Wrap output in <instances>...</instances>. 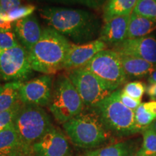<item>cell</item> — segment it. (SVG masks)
<instances>
[{
    "instance_id": "cell-7",
    "label": "cell",
    "mask_w": 156,
    "mask_h": 156,
    "mask_svg": "<svg viewBox=\"0 0 156 156\" xmlns=\"http://www.w3.org/2000/svg\"><path fill=\"white\" fill-rule=\"evenodd\" d=\"M84 68L93 73L112 92L125 83L127 77L119 54L112 49L101 51Z\"/></svg>"
},
{
    "instance_id": "cell-12",
    "label": "cell",
    "mask_w": 156,
    "mask_h": 156,
    "mask_svg": "<svg viewBox=\"0 0 156 156\" xmlns=\"http://www.w3.org/2000/svg\"><path fill=\"white\" fill-rule=\"evenodd\" d=\"M107 49V44L99 39L84 44H72L63 67L67 71L85 67L98 53Z\"/></svg>"
},
{
    "instance_id": "cell-30",
    "label": "cell",
    "mask_w": 156,
    "mask_h": 156,
    "mask_svg": "<svg viewBox=\"0 0 156 156\" xmlns=\"http://www.w3.org/2000/svg\"><path fill=\"white\" fill-rule=\"evenodd\" d=\"M119 98L120 101L124 105V106L127 107L128 108L134 111V112L142 103L141 101L136 100V99L132 98L129 97V95L123 93L122 92V90H120L119 94Z\"/></svg>"
},
{
    "instance_id": "cell-14",
    "label": "cell",
    "mask_w": 156,
    "mask_h": 156,
    "mask_svg": "<svg viewBox=\"0 0 156 156\" xmlns=\"http://www.w3.org/2000/svg\"><path fill=\"white\" fill-rule=\"evenodd\" d=\"M12 27L19 44L28 52L38 41L43 32L38 20L33 15L13 23Z\"/></svg>"
},
{
    "instance_id": "cell-31",
    "label": "cell",
    "mask_w": 156,
    "mask_h": 156,
    "mask_svg": "<svg viewBox=\"0 0 156 156\" xmlns=\"http://www.w3.org/2000/svg\"><path fill=\"white\" fill-rule=\"evenodd\" d=\"M20 5V0H0V6L5 13L17 8Z\"/></svg>"
},
{
    "instance_id": "cell-4",
    "label": "cell",
    "mask_w": 156,
    "mask_h": 156,
    "mask_svg": "<svg viewBox=\"0 0 156 156\" xmlns=\"http://www.w3.org/2000/svg\"><path fill=\"white\" fill-rule=\"evenodd\" d=\"M119 92L120 90H116L92 108L100 116L109 133L122 137L140 131L136 126L134 112L121 102L119 98Z\"/></svg>"
},
{
    "instance_id": "cell-18",
    "label": "cell",
    "mask_w": 156,
    "mask_h": 156,
    "mask_svg": "<svg viewBox=\"0 0 156 156\" xmlns=\"http://www.w3.org/2000/svg\"><path fill=\"white\" fill-rule=\"evenodd\" d=\"M136 148L135 142L126 140L88 151L84 156H133Z\"/></svg>"
},
{
    "instance_id": "cell-2",
    "label": "cell",
    "mask_w": 156,
    "mask_h": 156,
    "mask_svg": "<svg viewBox=\"0 0 156 156\" xmlns=\"http://www.w3.org/2000/svg\"><path fill=\"white\" fill-rule=\"evenodd\" d=\"M72 44L54 29L50 27L43 29L41 38L28 52L33 70L52 75L62 69Z\"/></svg>"
},
{
    "instance_id": "cell-19",
    "label": "cell",
    "mask_w": 156,
    "mask_h": 156,
    "mask_svg": "<svg viewBox=\"0 0 156 156\" xmlns=\"http://www.w3.org/2000/svg\"><path fill=\"white\" fill-rule=\"evenodd\" d=\"M156 30V23L135 13L130 15L128 25L127 38L134 39L146 37Z\"/></svg>"
},
{
    "instance_id": "cell-8",
    "label": "cell",
    "mask_w": 156,
    "mask_h": 156,
    "mask_svg": "<svg viewBox=\"0 0 156 156\" xmlns=\"http://www.w3.org/2000/svg\"><path fill=\"white\" fill-rule=\"evenodd\" d=\"M67 75L77 90L84 106L88 108H94L113 93L84 67L69 70Z\"/></svg>"
},
{
    "instance_id": "cell-21",
    "label": "cell",
    "mask_w": 156,
    "mask_h": 156,
    "mask_svg": "<svg viewBox=\"0 0 156 156\" xmlns=\"http://www.w3.org/2000/svg\"><path fill=\"white\" fill-rule=\"evenodd\" d=\"M23 82H9L0 94V112L7 111L20 101L19 89Z\"/></svg>"
},
{
    "instance_id": "cell-39",
    "label": "cell",
    "mask_w": 156,
    "mask_h": 156,
    "mask_svg": "<svg viewBox=\"0 0 156 156\" xmlns=\"http://www.w3.org/2000/svg\"><path fill=\"white\" fill-rule=\"evenodd\" d=\"M0 156H10V155H6V154H3V153H0Z\"/></svg>"
},
{
    "instance_id": "cell-11",
    "label": "cell",
    "mask_w": 156,
    "mask_h": 156,
    "mask_svg": "<svg viewBox=\"0 0 156 156\" xmlns=\"http://www.w3.org/2000/svg\"><path fill=\"white\" fill-rule=\"evenodd\" d=\"M33 156H69L67 136L53 126L32 146Z\"/></svg>"
},
{
    "instance_id": "cell-22",
    "label": "cell",
    "mask_w": 156,
    "mask_h": 156,
    "mask_svg": "<svg viewBox=\"0 0 156 156\" xmlns=\"http://www.w3.org/2000/svg\"><path fill=\"white\" fill-rule=\"evenodd\" d=\"M142 132L143 141L139 153L143 156H156V132L149 128Z\"/></svg>"
},
{
    "instance_id": "cell-34",
    "label": "cell",
    "mask_w": 156,
    "mask_h": 156,
    "mask_svg": "<svg viewBox=\"0 0 156 156\" xmlns=\"http://www.w3.org/2000/svg\"><path fill=\"white\" fill-rule=\"evenodd\" d=\"M147 80H148V83H150V85H152V84H156V67L155 69H154L151 74H150Z\"/></svg>"
},
{
    "instance_id": "cell-23",
    "label": "cell",
    "mask_w": 156,
    "mask_h": 156,
    "mask_svg": "<svg viewBox=\"0 0 156 156\" xmlns=\"http://www.w3.org/2000/svg\"><path fill=\"white\" fill-rule=\"evenodd\" d=\"M134 119L136 127L140 132H142L156 120V115L147 111L143 103H141L134 111Z\"/></svg>"
},
{
    "instance_id": "cell-29",
    "label": "cell",
    "mask_w": 156,
    "mask_h": 156,
    "mask_svg": "<svg viewBox=\"0 0 156 156\" xmlns=\"http://www.w3.org/2000/svg\"><path fill=\"white\" fill-rule=\"evenodd\" d=\"M19 44L14 32L12 30L0 31V53L15 47Z\"/></svg>"
},
{
    "instance_id": "cell-1",
    "label": "cell",
    "mask_w": 156,
    "mask_h": 156,
    "mask_svg": "<svg viewBox=\"0 0 156 156\" xmlns=\"http://www.w3.org/2000/svg\"><path fill=\"white\" fill-rule=\"evenodd\" d=\"M39 13L50 28L75 44H84L94 41L101 32L99 20L87 10L45 7L39 9Z\"/></svg>"
},
{
    "instance_id": "cell-28",
    "label": "cell",
    "mask_w": 156,
    "mask_h": 156,
    "mask_svg": "<svg viewBox=\"0 0 156 156\" xmlns=\"http://www.w3.org/2000/svg\"><path fill=\"white\" fill-rule=\"evenodd\" d=\"M69 5H80L90 9H98L102 7L106 0H42Z\"/></svg>"
},
{
    "instance_id": "cell-25",
    "label": "cell",
    "mask_w": 156,
    "mask_h": 156,
    "mask_svg": "<svg viewBox=\"0 0 156 156\" xmlns=\"http://www.w3.org/2000/svg\"><path fill=\"white\" fill-rule=\"evenodd\" d=\"M36 9V6L32 5L25 6L20 5L17 8L12 9L8 12L5 13L3 17L7 21L13 23L20 20L32 15Z\"/></svg>"
},
{
    "instance_id": "cell-26",
    "label": "cell",
    "mask_w": 156,
    "mask_h": 156,
    "mask_svg": "<svg viewBox=\"0 0 156 156\" xmlns=\"http://www.w3.org/2000/svg\"><path fill=\"white\" fill-rule=\"evenodd\" d=\"M23 105V103L20 101L11 108L0 112V131L15 122Z\"/></svg>"
},
{
    "instance_id": "cell-6",
    "label": "cell",
    "mask_w": 156,
    "mask_h": 156,
    "mask_svg": "<svg viewBox=\"0 0 156 156\" xmlns=\"http://www.w3.org/2000/svg\"><path fill=\"white\" fill-rule=\"evenodd\" d=\"M14 125L25 147L32 151V146L53 127L51 118L42 107L23 104Z\"/></svg>"
},
{
    "instance_id": "cell-16",
    "label": "cell",
    "mask_w": 156,
    "mask_h": 156,
    "mask_svg": "<svg viewBox=\"0 0 156 156\" xmlns=\"http://www.w3.org/2000/svg\"><path fill=\"white\" fill-rule=\"evenodd\" d=\"M0 153L10 156L32 155L21 140L14 123L0 131Z\"/></svg>"
},
{
    "instance_id": "cell-37",
    "label": "cell",
    "mask_w": 156,
    "mask_h": 156,
    "mask_svg": "<svg viewBox=\"0 0 156 156\" xmlns=\"http://www.w3.org/2000/svg\"><path fill=\"white\" fill-rule=\"evenodd\" d=\"M3 89H4V85H2L1 83H0V94H1L2 91L3 90Z\"/></svg>"
},
{
    "instance_id": "cell-3",
    "label": "cell",
    "mask_w": 156,
    "mask_h": 156,
    "mask_svg": "<svg viewBox=\"0 0 156 156\" xmlns=\"http://www.w3.org/2000/svg\"><path fill=\"white\" fill-rule=\"evenodd\" d=\"M63 128L76 146L85 149L100 147L108 142L112 135L93 108L83 110L64 123Z\"/></svg>"
},
{
    "instance_id": "cell-9",
    "label": "cell",
    "mask_w": 156,
    "mask_h": 156,
    "mask_svg": "<svg viewBox=\"0 0 156 156\" xmlns=\"http://www.w3.org/2000/svg\"><path fill=\"white\" fill-rule=\"evenodd\" d=\"M28 51L20 44L0 53V78L8 82H25L32 75Z\"/></svg>"
},
{
    "instance_id": "cell-38",
    "label": "cell",
    "mask_w": 156,
    "mask_h": 156,
    "mask_svg": "<svg viewBox=\"0 0 156 156\" xmlns=\"http://www.w3.org/2000/svg\"><path fill=\"white\" fill-rule=\"evenodd\" d=\"M133 156H143V155H142L140 153H139V151H137V153H136V154H134Z\"/></svg>"
},
{
    "instance_id": "cell-15",
    "label": "cell",
    "mask_w": 156,
    "mask_h": 156,
    "mask_svg": "<svg viewBox=\"0 0 156 156\" xmlns=\"http://www.w3.org/2000/svg\"><path fill=\"white\" fill-rule=\"evenodd\" d=\"M130 15L113 17L105 22L99 34V40L114 46L127 38Z\"/></svg>"
},
{
    "instance_id": "cell-33",
    "label": "cell",
    "mask_w": 156,
    "mask_h": 156,
    "mask_svg": "<svg viewBox=\"0 0 156 156\" xmlns=\"http://www.w3.org/2000/svg\"><path fill=\"white\" fill-rule=\"evenodd\" d=\"M143 103L145 108L147 109V111H149L150 112H151L152 114L156 115V102L155 101H151L149 102H145L142 103Z\"/></svg>"
},
{
    "instance_id": "cell-35",
    "label": "cell",
    "mask_w": 156,
    "mask_h": 156,
    "mask_svg": "<svg viewBox=\"0 0 156 156\" xmlns=\"http://www.w3.org/2000/svg\"><path fill=\"white\" fill-rule=\"evenodd\" d=\"M147 128L151 129L153 130L154 132H156V120H155V121H154V122H153V123H152V124H151V125H150L149 126H148Z\"/></svg>"
},
{
    "instance_id": "cell-40",
    "label": "cell",
    "mask_w": 156,
    "mask_h": 156,
    "mask_svg": "<svg viewBox=\"0 0 156 156\" xmlns=\"http://www.w3.org/2000/svg\"><path fill=\"white\" fill-rule=\"evenodd\" d=\"M22 156H33L32 155H22Z\"/></svg>"
},
{
    "instance_id": "cell-20",
    "label": "cell",
    "mask_w": 156,
    "mask_h": 156,
    "mask_svg": "<svg viewBox=\"0 0 156 156\" xmlns=\"http://www.w3.org/2000/svg\"><path fill=\"white\" fill-rule=\"evenodd\" d=\"M138 0H106L103 7L104 22L113 17L130 15Z\"/></svg>"
},
{
    "instance_id": "cell-17",
    "label": "cell",
    "mask_w": 156,
    "mask_h": 156,
    "mask_svg": "<svg viewBox=\"0 0 156 156\" xmlns=\"http://www.w3.org/2000/svg\"><path fill=\"white\" fill-rule=\"evenodd\" d=\"M119 56L122 67L126 76L134 77H144L150 75V74L155 69V64L142 58L121 54Z\"/></svg>"
},
{
    "instance_id": "cell-5",
    "label": "cell",
    "mask_w": 156,
    "mask_h": 156,
    "mask_svg": "<svg viewBox=\"0 0 156 156\" xmlns=\"http://www.w3.org/2000/svg\"><path fill=\"white\" fill-rule=\"evenodd\" d=\"M84 104L77 90L67 75L56 77L48 108L55 120L64 124L84 110Z\"/></svg>"
},
{
    "instance_id": "cell-32",
    "label": "cell",
    "mask_w": 156,
    "mask_h": 156,
    "mask_svg": "<svg viewBox=\"0 0 156 156\" xmlns=\"http://www.w3.org/2000/svg\"><path fill=\"white\" fill-rule=\"evenodd\" d=\"M147 93L152 101L156 102V84L150 85L147 88Z\"/></svg>"
},
{
    "instance_id": "cell-24",
    "label": "cell",
    "mask_w": 156,
    "mask_h": 156,
    "mask_svg": "<svg viewBox=\"0 0 156 156\" xmlns=\"http://www.w3.org/2000/svg\"><path fill=\"white\" fill-rule=\"evenodd\" d=\"M133 12L156 23V0H138Z\"/></svg>"
},
{
    "instance_id": "cell-13",
    "label": "cell",
    "mask_w": 156,
    "mask_h": 156,
    "mask_svg": "<svg viewBox=\"0 0 156 156\" xmlns=\"http://www.w3.org/2000/svg\"><path fill=\"white\" fill-rule=\"evenodd\" d=\"M112 50L121 55L134 56L151 63H156V39L153 37L126 38L123 42L113 46Z\"/></svg>"
},
{
    "instance_id": "cell-27",
    "label": "cell",
    "mask_w": 156,
    "mask_h": 156,
    "mask_svg": "<svg viewBox=\"0 0 156 156\" xmlns=\"http://www.w3.org/2000/svg\"><path fill=\"white\" fill-rule=\"evenodd\" d=\"M145 90H147V89L142 82L134 81L126 83L122 90V92L132 98L141 101Z\"/></svg>"
},
{
    "instance_id": "cell-36",
    "label": "cell",
    "mask_w": 156,
    "mask_h": 156,
    "mask_svg": "<svg viewBox=\"0 0 156 156\" xmlns=\"http://www.w3.org/2000/svg\"><path fill=\"white\" fill-rule=\"evenodd\" d=\"M4 13H5V12L3 11L2 8V7H1V6H0V16H1L2 15H3Z\"/></svg>"
},
{
    "instance_id": "cell-10",
    "label": "cell",
    "mask_w": 156,
    "mask_h": 156,
    "mask_svg": "<svg viewBox=\"0 0 156 156\" xmlns=\"http://www.w3.org/2000/svg\"><path fill=\"white\" fill-rule=\"evenodd\" d=\"M53 86V76L50 75H43L30 80L23 82L19 89L20 101L25 105L48 106L52 97Z\"/></svg>"
}]
</instances>
